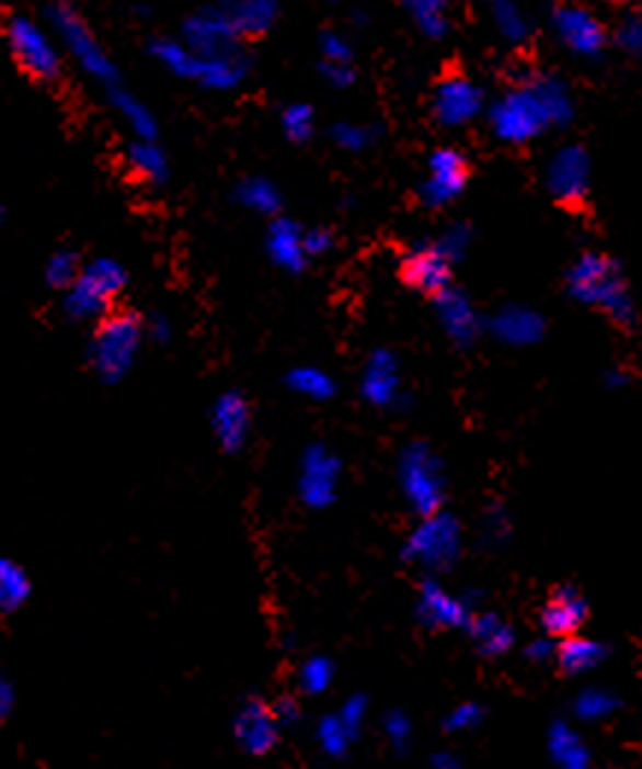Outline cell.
Listing matches in <instances>:
<instances>
[{
	"label": "cell",
	"instance_id": "1",
	"mask_svg": "<svg viewBox=\"0 0 642 769\" xmlns=\"http://www.w3.org/2000/svg\"><path fill=\"white\" fill-rule=\"evenodd\" d=\"M148 50H151V57L169 75L183 77V80H195V83L209 89V92H230V89L245 83L248 71H251V59L242 50L221 54V57H198L180 38L165 36L151 38Z\"/></svg>",
	"mask_w": 642,
	"mask_h": 769
},
{
	"label": "cell",
	"instance_id": "2",
	"mask_svg": "<svg viewBox=\"0 0 642 769\" xmlns=\"http://www.w3.org/2000/svg\"><path fill=\"white\" fill-rule=\"evenodd\" d=\"M566 283L572 298H577L581 304L601 307L616 325H633V319H637V310H633L631 295L624 290L622 274L605 253H581L575 265L569 269Z\"/></svg>",
	"mask_w": 642,
	"mask_h": 769
},
{
	"label": "cell",
	"instance_id": "3",
	"mask_svg": "<svg viewBox=\"0 0 642 769\" xmlns=\"http://www.w3.org/2000/svg\"><path fill=\"white\" fill-rule=\"evenodd\" d=\"M145 339V321L136 313H110L89 337V366L104 384H118L130 375Z\"/></svg>",
	"mask_w": 642,
	"mask_h": 769
},
{
	"label": "cell",
	"instance_id": "4",
	"mask_svg": "<svg viewBox=\"0 0 642 769\" xmlns=\"http://www.w3.org/2000/svg\"><path fill=\"white\" fill-rule=\"evenodd\" d=\"M127 290V269L113 257H101L83 265L77 283L66 292L62 307L68 319L74 321H101L113 313V304Z\"/></svg>",
	"mask_w": 642,
	"mask_h": 769
},
{
	"label": "cell",
	"instance_id": "5",
	"mask_svg": "<svg viewBox=\"0 0 642 769\" xmlns=\"http://www.w3.org/2000/svg\"><path fill=\"white\" fill-rule=\"evenodd\" d=\"M48 21L54 24V33L59 36L62 47H66V54L74 59L85 77H92L95 83L104 86L106 92L122 86V77H118L113 57L106 54V47L98 42L95 33L89 30L85 19L74 7H68V3L50 7Z\"/></svg>",
	"mask_w": 642,
	"mask_h": 769
},
{
	"label": "cell",
	"instance_id": "6",
	"mask_svg": "<svg viewBox=\"0 0 642 769\" xmlns=\"http://www.w3.org/2000/svg\"><path fill=\"white\" fill-rule=\"evenodd\" d=\"M0 30L10 45L12 59L19 63L24 75H30L38 83H54L62 75V50L36 19L10 12Z\"/></svg>",
	"mask_w": 642,
	"mask_h": 769
},
{
	"label": "cell",
	"instance_id": "7",
	"mask_svg": "<svg viewBox=\"0 0 642 769\" xmlns=\"http://www.w3.org/2000/svg\"><path fill=\"white\" fill-rule=\"evenodd\" d=\"M398 480L406 505L419 517L427 519L439 513L445 505V470L443 460L427 442H410L398 457Z\"/></svg>",
	"mask_w": 642,
	"mask_h": 769
},
{
	"label": "cell",
	"instance_id": "8",
	"mask_svg": "<svg viewBox=\"0 0 642 769\" xmlns=\"http://www.w3.org/2000/svg\"><path fill=\"white\" fill-rule=\"evenodd\" d=\"M460 549H463L460 522L439 510L434 517L422 519L413 528V534L406 536L404 561L425 566L431 573H439V569H448L460 557Z\"/></svg>",
	"mask_w": 642,
	"mask_h": 769
},
{
	"label": "cell",
	"instance_id": "9",
	"mask_svg": "<svg viewBox=\"0 0 642 769\" xmlns=\"http://www.w3.org/2000/svg\"><path fill=\"white\" fill-rule=\"evenodd\" d=\"M490 124L492 133L501 142H511V145H525V142L537 139L546 127H551L530 83L501 94L498 101L490 106Z\"/></svg>",
	"mask_w": 642,
	"mask_h": 769
},
{
	"label": "cell",
	"instance_id": "10",
	"mask_svg": "<svg viewBox=\"0 0 642 769\" xmlns=\"http://www.w3.org/2000/svg\"><path fill=\"white\" fill-rule=\"evenodd\" d=\"M342 478V460L328 445L312 442L307 445L298 466V496L312 510H324L336 501Z\"/></svg>",
	"mask_w": 642,
	"mask_h": 769
},
{
	"label": "cell",
	"instance_id": "11",
	"mask_svg": "<svg viewBox=\"0 0 642 769\" xmlns=\"http://www.w3.org/2000/svg\"><path fill=\"white\" fill-rule=\"evenodd\" d=\"M180 42L198 57H221V54L242 50L239 47L242 38L237 36V30L227 19L225 7H204V10L192 12L190 19L183 21Z\"/></svg>",
	"mask_w": 642,
	"mask_h": 769
},
{
	"label": "cell",
	"instance_id": "12",
	"mask_svg": "<svg viewBox=\"0 0 642 769\" xmlns=\"http://www.w3.org/2000/svg\"><path fill=\"white\" fill-rule=\"evenodd\" d=\"M469 183V160L457 148H436L427 160V171L419 195L427 207H445L454 197L463 195Z\"/></svg>",
	"mask_w": 642,
	"mask_h": 769
},
{
	"label": "cell",
	"instance_id": "13",
	"mask_svg": "<svg viewBox=\"0 0 642 769\" xmlns=\"http://www.w3.org/2000/svg\"><path fill=\"white\" fill-rule=\"evenodd\" d=\"M434 115L443 127L472 124L483 110V89L463 75L443 77L434 89Z\"/></svg>",
	"mask_w": 642,
	"mask_h": 769
},
{
	"label": "cell",
	"instance_id": "14",
	"mask_svg": "<svg viewBox=\"0 0 642 769\" xmlns=\"http://www.w3.org/2000/svg\"><path fill=\"white\" fill-rule=\"evenodd\" d=\"M454 260L439 248V242H419L401 260V278L410 290L439 295L451 286Z\"/></svg>",
	"mask_w": 642,
	"mask_h": 769
},
{
	"label": "cell",
	"instance_id": "15",
	"mask_svg": "<svg viewBox=\"0 0 642 769\" xmlns=\"http://www.w3.org/2000/svg\"><path fill=\"white\" fill-rule=\"evenodd\" d=\"M546 186L558 201L577 204L589 192V154L577 145L560 148L546 169Z\"/></svg>",
	"mask_w": 642,
	"mask_h": 769
},
{
	"label": "cell",
	"instance_id": "16",
	"mask_svg": "<svg viewBox=\"0 0 642 769\" xmlns=\"http://www.w3.org/2000/svg\"><path fill=\"white\" fill-rule=\"evenodd\" d=\"M551 24H554V33H558L560 42H563L572 54H577V57H595V54H601V47H605L607 42L605 24L595 19L586 7H558Z\"/></svg>",
	"mask_w": 642,
	"mask_h": 769
},
{
	"label": "cell",
	"instance_id": "17",
	"mask_svg": "<svg viewBox=\"0 0 642 769\" xmlns=\"http://www.w3.org/2000/svg\"><path fill=\"white\" fill-rule=\"evenodd\" d=\"M209 425L216 433L218 445L225 451H239L251 433V404L239 389H227L209 407Z\"/></svg>",
	"mask_w": 642,
	"mask_h": 769
},
{
	"label": "cell",
	"instance_id": "18",
	"mask_svg": "<svg viewBox=\"0 0 642 769\" xmlns=\"http://www.w3.org/2000/svg\"><path fill=\"white\" fill-rule=\"evenodd\" d=\"M419 620L431 629H469L472 622V604L466 596H454L436 581L422 584L419 592Z\"/></svg>",
	"mask_w": 642,
	"mask_h": 769
},
{
	"label": "cell",
	"instance_id": "19",
	"mask_svg": "<svg viewBox=\"0 0 642 769\" xmlns=\"http://www.w3.org/2000/svg\"><path fill=\"white\" fill-rule=\"evenodd\" d=\"M277 728H280V720L274 708H268L260 699H248L237 713V723H233V734H237L239 746L248 751V755H265L277 743Z\"/></svg>",
	"mask_w": 642,
	"mask_h": 769
},
{
	"label": "cell",
	"instance_id": "20",
	"mask_svg": "<svg viewBox=\"0 0 642 769\" xmlns=\"http://www.w3.org/2000/svg\"><path fill=\"white\" fill-rule=\"evenodd\" d=\"M434 307L436 319H439L443 330L448 333V339H454L457 346H472L478 333H481V319H478L472 298L463 290L448 286V290L436 295Z\"/></svg>",
	"mask_w": 642,
	"mask_h": 769
},
{
	"label": "cell",
	"instance_id": "21",
	"mask_svg": "<svg viewBox=\"0 0 642 769\" xmlns=\"http://www.w3.org/2000/svg\"><path fill=\"white\" fill-rule=\"evenodd\" d=\"M303 234L307 230L298 222H293V218H272V225L265 230V251H268V257H272V263L277 269H284L289 274H298L307 269L310 257H307Z\"/></svg>",
	"mask_w": 642,
	"mask_h": 769
},
{
	"label": "cell",
	"instance_id": "22",
	"mask_svg": "<svg viewBox=\"0 0 642 769\" xmlns=\"http://www.w3.org/2000/svg\"><path fill=\"white\" fill-rule=\"evenodd\" d=\"M492 337L507 342V346L525 348L534 346L539 339L546 337V319L539 316L534 307H525V304H507L501 307L495 316L490 319Z\"/></svg>",
	"mask_w": 642,
	"mask_h": 769
},
{
	"label": "cell",
	"instance_id": "23",
	"mask_svg": "<svg viewBox=\"0 0 642 769\" xmlns=\"http://www.w3.org/2000/svg\"><path fill=\"white\" fill-rule=\"evenodd\" d=\"M359 393L375 407H389L395 404L398 393H401V369L392 351L380 348L369 357V363L363 369V381H359Z\"/></svg>",
	"mask_w": 642,
	"mask_h": 769
},
{
	"label": "cell",
	"instance_id": "24",
	"mask_svg": "<svg viewBox=\"0 0 642 769\" xmlns=\"http://www.w3.org/2000/svg\"><path fill=\"white\" fill-rule=\"evenodd\" d=\"M586 622V601L575 587H560L542 608V629L551 637H575V631Z\"/></svg>",
	"mask_w": 642,
	"mask_h": 769
},
{
	"label": "cell",
	"instance_id": "25",
	"mask_svg": "<svg viewBox=\"0 0 642 769\" xmlns=\"http://www.w3.org/2000/svg\"><path fill=\"white\" fill-rule=\"evenodd\" d=\"M127 169L142 183H148V186H162L171 174L169 154L162 150V145L157 139H133L130 148H127Z\"/></svg>",
	"mask_w": 642,
	"mask_h": 769
},
{
	"label": "cell",
	"instance_id": "26",
	"mask_svg": "<svg viewBox=\"0 0 642 769\" xmlns=\"http://www.w3.org/2000/svg\"><path fill=\"white\" fill-rule=\"evenodd\" d=\"M225 10L239 38L263 36L265 30L274 27L277 12H280L274 0H237V3H225Z\"/></svg>",
	"mask_w": 642,
	"mask_h": 769
},
{
	"label": "cell",
	"instance_id": "27",
	"mask_svg": "<svg viewBox=\"0 0 642 769\" xmlns=\"http://www.w3.org/2000/svg\"><path fill=\"white\" fill-rule=\"evenodd\" d=\"M106 101H110V106H113L115 113L122 115L124 124L130 127L133 139H157V131H160V127H157V118H153V113L148 110V104H142L136 94L127 92L124 86H118V89H110V92H106Z\"/></svg>",
	"mask_w": 642,
	"mask_h": 769
},
{
	"label": "cell",
	"instance_id": "28",
	"mask_svg": "<svg viewBox=\"0 0 642 769\" xmlns=\"http://www.w3.org/2000/svg\"><path fill=\"white\" fill-rule=\"evenodd\" d=\"M233 197H237L248 213H254V216H268V218H277L280 204H284L280 189L274 186L268 178H263V174H251V178L239 180L237 189H233Z\"/></svg>",
	"mask_w": 642,
	"mask_h": 769
},
{
	"label": "cell",
	"instance_id": "29",
	"mask_svg": "<svg viewBox=\"0 0 642 769\" xmlns=\"http://www.w3.org/2000/svg\"><path fill=\"white\" fill-rule=\"evenodd\" d=\"M530 89L537 92L539 104H542V110H546V118L551 127H558V124H566L569 118H572V94H569V86L560 80V77L554 75H539V77H530L528 80Z\"/></svg>",
	"mask_w": 642,
	"mask_h": 769
},
{
	"label": "cell",
	"instance_id": "30",
	"mask_svg": "<svg viewBox=\"0 0 642 769\" xmlns=\"http://www.w3.org/2000/svg\"><path fill=\"white\" fill-rule=\"evenodd\" d=\"M469 634H472V640L478 643L483 655L490 657L511 652L513 643H516V634H513L511 625L501 620V617H495V613H478V617H472Z\"/></svg>",
	"mask_w": 642,
	"mask_h": 769
},
{
	"label": "cell",
	"instance_id": "31",
	"mask_svg": "<svg viewBox=\"0 0 642 769\" xmlns=\"http://www.w3.org/2000/svg\"><path fill=\"white\" fill-rule=\"evenodd\" d=\"M607 657V648L601 643L586 637H566L558 648L560 666L566 669L569 676H581V672H589L595 666L601 664Z\"/></svg>",
	"mask_w": 642,
	"mask_h": 769
},
{
	"label": "cell",
	"instance_id": "32",
	"mask_svg": "<svg viewBox=\"0 0 642 769\" xmlns=\"http://www.w3.org/2000/svg\"><path fill=\"white\" fill-rule=\"evenodd\" d=\"M548 749L560 764V769H589V751L566 723H554L548 732Z\"/></svg>",
	"mask_w": 642,
	"mask_h": 769
},
{
	"label": "cell",
	"instance_id": "33",
	"mask_svg": "<svg viewBox=\"0 0 642 769\" xmlns=\"http://www.w3.org/2000/svg\"><path fill=\"white\" fill-rule=\"evenodd\" d=\"M30 599V578L15 561H0V617H10Z\"/></svg>",
	"mask_w": 642,
	"mask_h": 769
},
{
	"label": "cell",
	"instance_id": "34",
	"mask_svg": "<svg viewBox=\"0 0 642 769\" xmlns=\"http://www.w3.org/2000/svg\"><path fill=\"white\" fill-rule=\"evenodd\" d=\"M286 384H289L293 393L303 395V398H310V402H328V398H333V393H336L333 377L319 366L293 369V372L286 375Z\"/></svg>",
	"mask_w": 642,
	"mask_h": 769
},
{
	"label": "cell",
	"instance_id": "35",
	"mask_svg": "<svg viewBox=\"0 0 642 769\" xmlns=\"http://www.w3.org/2000/svg\"><path fill=\"white\" fill-rule=\"evenodd\" d=\"M83 265L85 263L80 260V253L71 251V248H59V251L50 253L48 263H45V283L54 286V290L68 292L83 272Z\"/></svg>",
	"mask_w": 642,
	"mask_h": 769
},
{
	"label": "cell",
	"instance_id": "36",
	"mask_svg": "<svg viewBox=\"0 0 642 769\" xmlns=\"http://www.w3.org/2000/svg\"><path fill=\"white\" fill-rule=\"evenodd\" d=\"M410 15L419 24V30L431 38H443L451 30V15L443 0H416L410 3Z\"/></svg>",
	"mask_w": 642,
	"mask_h": 769
},
{
	"label": "cell",
	"instance_id": "37",
	"mask_svg": "<svg viewBox=\"0 0 642 769\" xmlns=\"http://www.w3.org/2000/svg\"><path fill=\"white\" fill-rule=\"evenodd\" d=\"M492 21H495L501 36L507 38V42H513V45H519V42H525V38L530 36L528 15H525L516 3H511V0H498V3L492 7Z\"/></svg>",
	"mask_w": 642,
	"mask_h": 769
},
{
	"label": "cell",
	"instance_id": "38",
	"mask_svg": "<svg viewBox=\"0 0 642 769\" xmlns=\"http://www.w3.org/2000/svg\"><path fill=\"white\" fill-rule=\"evenodd\" d=\"M280 127L289 142H307L316 133V113L310 104H289L280 113Z\"/></svg>",
	"mask_w": 642,
	"mask_h": 769
},
{
	"label": "cell",
	"instance_id": "39",
	"mask_svg": "<svg viewBox=\"0 0 642 769\" xmlns=\"http://www.w3.org/2000/svg\"><path fill=\"white\" fill-rule=\"evenodd\" d=\"M333 681V664L328 660V657H307L301 664V669H298V685H301L303 693L310 696H319L324 693L328 687H331Z\"/></svg>",
	"mask_w": 642,
	"mask_h": 769
},
{
	"label": "cell",
	"instance_id": "40",
	"mask_svg": "<svg viewBox=\"0 0 642 769\" xmlns=\"http://www.w3.org/2000/svg\"><path fill=\"white\" fill-rule=\"evenodd\" d=\"M616 708H619V699L610 690H601V687H589V690L577 696L575 702V713L581 720H605Z\"/></svg>",
	"mask_w": 642,
	"mask_h": 769
},
{
	"label": "cell",
	"instance_id": "41",
	"mask_svg": "<svg viewBox=\"0 0 642 769\" xmlns=\"http://www.w3.org/2000/svg\"><path fill=\"white\" fill-rule=\"evenodd\" d=\"M375 136H378L375 127H369V124H359V122H340L331 127V139L336 142L342 150H351V154H359V150L371 148Z\"/></svg>",
	"mask_w": 642,
	"mask_h": 769
},
{
	"label": "cell",
	"instance_id": "42",
	"mask_svg": "<svg viewBox=\"0 0 642 769\" xmlns=\"http://www.w3.org/2000/svg\"><path fill=\"white\" fill-rule=\"evenodd\" d=\"M351 740H354V737L345 732V725H342L340 716H324V720L319 723L321 749L328 751V755H333V758H342V755L348 751Z\"/></svg>",
	"mask_w": 642,
	"mask_h": 769
},
{
	"label": "cell",
	"instance_id": "43",
	"mask_svg": "<svg viewBox=\"0 0 642 769\" xmlns=\"http://www.w3.org/2000/svg\"><path fill=\"white\" fill-rule=\"evenodd\" d=\"M319 47H321V63H336V66H351V59H354V47H351L348 38L342 36V33H336V30H328V33H321Z\"/></svg>",
	"mask_w": 642,
	"mask_h": 769
},
{
	"label": "cell",
	"instance_id": "44",
	"mask_svg": "<svg viewBox=\"0 0 642 769\" xmlns=\"http://www.w3.org/2000/svg\"><path fill=\"white\" fill-rule=\"evenodd\" d=\"M469 239H472V230H469V227L451 225L443 236H439V239H436V242H439V248H443L454 263H457V260L466 253V248H469Z\"/></svg>",
	"mask_w": 642,
	"mask_h": 769
},
{
	"label": "cell",
	"instance_id": "45",
	"mask_svg": "<svg viewBox=\"0 0 642 769\" xmlns=\"http://www.w3.org/2000/svg\"><path fill=\"white\" fill-rule=\"evenodd\" d=\"M483 720V708L481 704H457L451 713H448V720H445V728L448 732H466V728H474V725Z\"/></svg>",
	"mask_w": 642,
	"mask_h": 769
},
{
	"label": "cell",
	"instance_id": "46",
	"mask_svg": "<svg viewBox=\"0 0 642 769\" xmlns=\"http://www.w3.org/2000/svg\"><path fill=\"white\" fill-rule=\"evenodd\" d=\"M342 720V725H345V732L351 734V737H357L359 728H363V720H366V699L363 696H351L348 702L342 704V711L336 713Z\"/></svg>",
	"mask_w": 642,
	"mask_h": 769
},
{
	"label": "cell",
	"instance_id": "47",
	"mask_svg": "<svg viewBox=\"0 0 642 769\" xmlns=\"http://www.w3.org/2000/svg\"><path fill=\"white\" fill-rule=\"evenodd\" d=\"M303 245H307V257H324L333 248V234L328 227H310L303 234Z\"/></svg>",
	"mask_w": 642,
	"mask_h": 769
},
{
	"label": "cell",
	"instance_id": "48",
	"mask_svg": "<svg viewBox=\"0 0 642 769\" xmlns=\"http://www.w3.org/2000/svg\"><path fill=\"white\" fill-rule=\"evenodd\" d=\"M619 45L631 54H640L642 50V15H631V19L622 21L619 27Z\"/></svg>",
	"mask_w": 642,
	"mask_h": 769
},
{
	"label": "cell",
	"instance_id": "49",
	"mask_svg": "<svg viewBox=\"0 0 642 769\" xmlns=\"http://www.w3.org/2000/svg\"><path fill=\"white\" fill-rule=\"evenodd\" d=\"M145 337L165 346V342H171V337H174V325H171L169 316L153 313V316H148V321H145Z\"/></svg>",
	"mask_w": 642,
	"mask_h": 769
},
{
	"label": "cell",
	"instance_id": "50",
	"mask_svg": "<svg viewBox=\"0 0 642 769\" xmlns=\"http://www.w3.org/2000/svg\"><path fill=\"white\" fill-rule=\"evenodd\" d=\"M321 77L333 86V89H348L357 75H354V66H336V63H321Z\"/></svg>",
	"mask_w": 642,
	"mask_h": 769
},
{
	"label": "cell",
	"instance_id": "51",
	"mask_svg": "<svg viewBox=\"0 0 642 769\" xmlns=\"http://www.w3.org/2000/svg\"><path fill=\"white\" fill-rule=\"evenodd\" d=\"M387 734H389V740L395 743L398 749L404 746L406 740H410V720H406L404 713L401 711H392L387 716Z\"/></svg>",
	"mask_w": 642,
	"mask_h": 769
},
{
	"label": "cell",
	"instance_id": "52",
	"mask_svg": "<svg viewBox=\"0 0 642 769\" xmlns=\"http://www.w3.org/2000/svg\"><path fill=\"white\" fill-rule=\"evenodd\" d=\"M12 704H15V690H12V685L7 681V676L0 672V725L10 720Z\"/></svg>",
	"mask_w": 642,
	"mask_h": 769
},
{
	"label": "cell",
	"instance_id": "53",
	"mask_svg": "<svg viewBox=\"0 0 642 769\" xmlns=\"http://www.w3.org/2000/svg\"><path fill=\"white\" fill-rule=\"evenodd\" d=\"M504 534H507V519H504V513H498V510H492L490 519H486V540H490V543H501Z\"/></svg>",
	"mask_w": 642,
	"mask_h": 769
},
{
	"label": "cell",
	"instance_id": "54",
	"mask_svg": "<svg viewBox=\"0 0 642 769\" xmlns=\"http://www.w3.org/2000/svg\"><path fill=\"white\" fill-rule=\"evenodd\" d=\"M554 655V646H551V640L542 637V640H534L528 646V657L530 660H548V657Z\"/></svg>",
	"mask_w": 642,
	"mask_h": 769
},
{
	"label": "cell",
	"instance_id": "55",
	"mask_svg": "<svg viewBox=\"0 0 642 769\" xmlns=\"http://www.w3.org/2000/svg\"><path fill=\"white\" fill-rule=\"evenodd\" d=\"M431 769H460V760L454 758V755H448V751H439V755H434V760H431Z\"/></svg>",
	"mask_w": 642,
	"mask_h": 769
},
{
	"label": "cell",
	"instance_id": "56",
	"mask_svg": "<svg viewBox=\"0 0 642 769\" xmlns=\"http://www.w3.org/2000/svg\"><path fill=\"white\" fill-rule=\"evenodd\" d=\"M274 713H277V720H280V723H286V720H295V716H298V704L284 699V702L274 708Z\"/></svg>",
	"mask_w": 642,
	"mask_h": 769
},
{
	"label": "cell",
	"instance_id": "57",
	"mask_svg": "<svg viewBox=\"0 0 642 769\" xmlns=\"http://www.w3.org/2000/svg\"><path fill=\"white\" fill-rule=\"evenodd\" d=\"M622 381H624V377H622V372H610V375H607V384H610V386L622 384Z\"/></svg>",
	"mask_w": 642,
	"mask_h": 769
},
{
	"label": "cell",
	"instance_id": "58",
	"mask_svg": "<svg viewBox=\"0 0 642 769\" xmlns=\"http://www.w3.org/2000/svg\"><path fill=\"white\" fill-rule=\"evenodd\" d=\"M3 222H7V210L0 207V225H3Z\"/></svg>",
	"mask_w": 642,
	"mask_h": 769
}]
</instances>
